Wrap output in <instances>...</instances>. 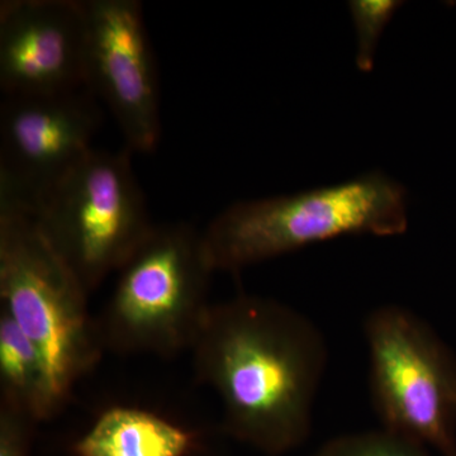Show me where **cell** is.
<instances>
[{
    "label": "cell",
    "instance_id": "1",
    "mask_svg": "<svg viewBox=\"0 0 456 456\" xmlns=\"http://www.w3.org/2000/svg\"><path fill=\"white\" fill-rule=\"evenodd\" d=\"M189 353L221 399L228 436L270 456L310 437L327 346L301 312L251 294L212 303Z\"/></svg>",
    "mask_w": 456,
    "mask_h": 456
},
{
    "label": "cell",
    "instance_id": "2",
    "mask_svg": "<svg viewBox=\"0 0 456 456\" xmlns=\"http://www.w3.org/2000/svg\"><path fill=\"white\" fill-rule=\"evenodd\" d=\"M407 227L406 188L371 171L331 187L237 202L202 233L215 272L239 273L317 242L397 236Z\"/></svg>",
    "mask_w": 456,
    "mask_h": 456
},
{
    "label": "cell",
    "instance_id": "3",
    "mask_svg": "<svg viewBox=\"0 0 456 456\" xmlns=\"http://www.w3.org/2000/svg\"><path fill=\"white\" fill-rule=\"evenodd\" d=\"M213 273L202 232L184 222L154 224L95 318L104 351L164 359L191 351L212 305Z\"/></svg>",
    "mask_w": 456,
    "mask_h": 456
},
{
    "label": "cell",
    "instance_id": "4",
    "mask_svg": "<svg viewBox=\"0 0 456 456\" xmlns=\"http://www.w3.org/2000/svg\"><path fill=\"white\" fill-rule=\"evenodd\" d=\"M88 298L33 216L0 209V310L41 354L60 411L104 353Z\"/></svg>",
    "mask_w": 456,
    "mask_h": 456
},
{
    "label": "cell",
    "instance_id": "5",
    "mask_svg": "<svg viewBox=\"0 0 456 456\" xmlns=\"http://www.w3.org/2000/svg\"><path fill=\"white\" fill-rule=\"evenodd\" d=\"M131 154L93 149L32 215L89 296L154 226Z\"/></svg>",
    "mask_w": 456,
    "mask_h": 456
},
{
    "label": "cell",
    "instance_id": "6",
    "mask_svg": "<svg viewBox=\"0 0 456 456\" xmlns=\"http://www.w3.org/2000/svg\"><path fill=\"white\" fill-rule=\"evenodd\" d=\"M369 384L382 428L456 456V358L412 311L382 305L365 320Z\"/></svg>",
    "mask_w": 456,
    "mask_h": 456
},
{
    "label": "cell",
    "instance_id": "7",
    "mask_svg": "<svg viewBox=\"0 0 456 456\" xmlns=\"http://www.w3.org/2000/svg\"><path fill=\"white\" fill-rule=\"evenodd\" d=\"M102 114L88 89L4 97L0 107V209L33 215L92 152Z\"/></svg>",
    "mask_w": 456,
    "mask_h": 456
},
{
    "label": "cell",
    "instance_id": "8",
    "mask_svg": "<svg viewBox=\"0 0 456 456\" xmlns=\"http://www.w3.org/2000/svg\"><path fill=\"white\" fill-rule=\"evenodd\" d=\"M86 88L113 114L131 152L149 154L161 136L154 53L137 0H82Z\"/></svg>",
    "mask_w": 456,
    "mask_h": 456
},
{
    "label": "cell",
    "instance_id": "9",
    "mask_svg": "<svg viewBox=\"0 0 456 456\" xmlns=\"http://www.w3.org/2000/svg\"><path fill=\"white\" fill-rule=\"evenodd\" d=\"M0 89L4 97L86 89L82 0L0 3Z\"/></svg>",
    "mask_w": 456,
    "mask_h": 456
},
{
    "label": "cell",
    "instance_id": "10",
    "mask_svg": "<svg viewBox=\"0 0 456 456\" xmlns=\"http://www.w3.org/2000/svg\"><path fill=\"white\" fill-rule=\"evenodd\" d=\"M197 435L142 408L116 406L75 441V456H188Z\"/></svg>",
    "mask_w": 456,
    "mask_h": 456
},
{
    "label": "cell",
    "instance_id": "11",
    "mask_svg": "<svg viewBox=\"0 0 456 456\" xmlns=\"http://www.w3.org/2000/svg\"><path fill=\"white\" fill-rule=\"evenodd\" d=\"M0 401L22 408L38 424L60 412L41 354L3 310H0Z\"/></svg>",
    "mask_w": 456,
    "mask_h": 456
},
{
    "label": "cell",
    "instance_id": "12",
    "mask_svg": "<svg viewBox=\"0 0 456 456\" xmlns=\"http://www.w3.org/2000/svg\"><path fill=\"white\" fill-rule=\"evenodd\" d=\"M314 456H430L425 446L388 430L355 432L327 441Z\"/></svg>",
    "mask_w": 456,
    "mask_h": 456
},
{
    "label": "cell",
    "instance_id": "13",
    "mask_svg": "<svg viewBox=\"0 0 456 456\" xmlns=\"http://www.w3.org/2000/svg\"><path fill=\"white\" fill-rule=\"evenodd\" d=\"M402 5L403 3L397 0L349 2L351 18L355 26L356 41H358L356 66L360 71L370 73L373 70L375 50L380 36Z\"/></svg>",
    "mask_w": 456,
    "mask_h": 456
},
{
    "label": "cell",
    "instance_id": "14",
    "mask_svg": "<svg viewBox=\"0 0 456 456\" xmlns=\"http://www.w3.org/2000/svg\"><path fill=\"white\" fill-rule=\"evenodd\" d=\"M37 424L22 408L0 401V456H31Z\"/></svg>",
    "mask_w": 456,
    "mask_h": 456
}]
</instances>
